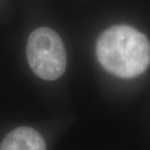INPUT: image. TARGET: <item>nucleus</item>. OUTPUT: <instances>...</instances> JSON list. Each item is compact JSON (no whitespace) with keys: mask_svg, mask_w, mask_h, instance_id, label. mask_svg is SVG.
Listing matches in <instances>:
<instances>
[{"mask_svg":"<svg viewBox=\"0 0 150 150\" xmlns=\"http://www.w3.org/2000/svg\"><path fill=\"white\" fill-rule=\"evenodd\" d=\"M26 58L33 73L43 80L59 79L67 68V56L64 42L49 28H37L29 35Z\"/></svg>","mask_w":150,"mask_h":150,"instance_id":"2","label":"nucleus"},{"mask_svg":"<svg viewBox=\"0 0 150 150\" xmlns=\"http://www.w3.org/2000/svg\"><path fill=\"white\" fill-rule=\"evenodd\" d=\"M97 57L107 72L120 78L142 74L150 64V42L129 25H113L100 34Z\"/></svg>","mask_w":150,"mask_h":150,"instance_id":"1","label":"nucleus"},{"mask_svg":"<svg viewBox=\"0 0 150 150\" xmlns=\"http://www.w3.org/2000/svg\"><path fill=\"white\" fill-rule=\"evenodd\" d=\"M0 150H46L43 137L30 127L11 131L0 143Z\"/></svg>","mask_w":150,"mask_h":150,"instance_id":"3","label":"nucleus"}]
</instances>
